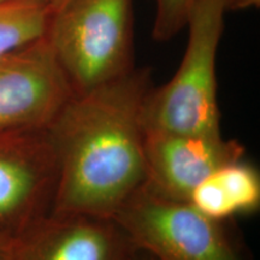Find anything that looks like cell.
<instances>
[{
    "mask_svg": "<svg viewBox=\"0 0 260 260\" xmlns=\"http://www.w3.org/2000/svg\"><path fill=\"white\" fill-rule=\"evenodd\" d=\"M130 260H155V259L152 255H149L148 253L140 251V249H136Z\"/></svg>",
    "mask_w": 260,
    "mask_h": 260,
    "instance_id": "cell-14",
    "label": "cell"
},
{
    "mask_svg": "<svg viewBox=\"0 0 260 260\" xmlns=\"http://www.w3.org/2000/svg\"><path fill=\"white\" fill-rule=\"evenodd\" d=\"M12 237L0 236V260L8 259V253Z\"/></svg>",
    "mask_w": 260,
    "mask_h": 260,
    "instance_id": "cell-13",
    "label": "cell"
},
{
    "mask_svg": "<svg viewBox=\"0 0 260 260\" xmlns=\"http://www.w3.org/2000/svg\"><path fill=\"white\" fill-rule=\"evenodd\" d=\"M149 68L74 94L47 126L58 164L51 212L113 218L146 183L142 122Z\"/></svg>",
    "mask_w": 260,
    "mask_h": 260,
    "instance_id": "cell-1",
    "label": "cell"
},
{
    "mask_svg": "<svg viewBox=\"0 0 260 260\" xmlns=\"http://www.w3.org/2000/svg\"><path fill=\"white\" fill-rule=\"evenodd\" d=\"M135 251L113 218L50 212L12 237L6 260H130Z\"/></svg>",
    "mask_w": 260,
    "mask_h": 260,
    "instance_id": "cell-7",
    "label": "cell"
},
{
    "mask_svg": "<svg viewBox=\"0 0 260 260\" xmlns=\"http://www.w3.org/2000/svg\"><path fill=\"white\" fill-rule=\"evenodd\" d=\"M32 2H38V3H42V4H46V5H50L52 8H57V6H59L63 4V3L67 2V0H32Z\"/></svg>",
    "mask_w": 260,
    "mask_h": 260,
    "instance_id": "cell-15",
    "label": "cell"
},
{
    "mask_svg": "<svg viewBox=\"0 0 260 260\" xmlns=\"http://www.w3.org/2000/svg\"><path fill=\"white\" fill-rule=\"evenodd\" d=\"M57 181L47 128L0 132V236L14 237L50 213Z\"/></svg>",
    "mask_w": 260,
    "mask_h": 260,
    "instance_id": "cell-5",
    "label": "cell"
},
{
    "mask_svg": "<svg viewBox=\"0 0 260 260\" xmlns=\"http://www.w3.org/2000/svg\"><path fill=\"white\" fill-rule=\"evenodd\" d=\"M113 219L136 249L155 260H251L224 225L188 201L174 200L144 184Z\"/></svg>",
    "mask_w": 260,
    "mask_h": 260,
    "instance_id": "cell-4",
    "label": "cell"
},
{
    "mask_svg": "<svg viewBox=\"0 0 260 260\" xmlns=\"http://www.w3.org/2000/svg\"><path fill=\"white\" fill-rule=\"evenodd\" d=\"M73 95L45 37L0 58V132L47 128Z\"/></svg>",
    "mask_w": 260,
    "mask_h": 260,
    "instance_id": "cell-6",
    "label": "cell"
},
{
    "mask_svg": "<svg viewBox=\"0 0 260 260\" xmlns=\"http://www.w3.org/2000/svg\"><path fill=\"white\" fill-rule=\"evenodd\" d=\"M203 0H155L152 38L169 41L187 28L194 10Z\"/></svg>",
    "mask_w": 260,
    "mask_h": 260,
    "instance_id": "cell-11",
    "label": "cell"
},
{
    "mask_svg": "<svg viewBox=\"0 0 260 260\" xmlns=\"http://www.w3.org/2000/svg\"><path fill=\"white\" fill-rule=\"evenodd\" d=\"M228 12L259 8L260 0H223Z\"/></svg>",
    "mask_w": 260,
    "mask_h": 260,
    "instance_id": "cell-12",
    "label": "cell"
},
{
    "mask_svg": "<svg viewBox=\"0 0 260 260\" xmlns=\"http://www.w3.org/2000/svg\"><path fill=\"white\" fill-rule=\"evenodd\" d=\"M188 201L205 216L226 220L260 206V176L242 159L224 164L191 190Z\"/></svg>",
    "mask_w": 260,
    "mask_h": 260,
    "instance_id": "cell-9",
    "label": "cell"
},
{
    "mask_svg": "<svg viewBox=\"0 0 260 260\" xmlns=\"http://www.w3.org/2000/svg\"><path fill=\"white\" fill-rule=\"evenodd\" d=\"M146 184L174 200L188 201L198 184L228 162L242 159L245 146L223 135L145 130Z\"/></svg>",
    "mask_w": 260,
    "mask_h": 260,
    "instance_id": "cell-8",
    "label": "cell"
},
{
    "mask_svg": "<svg viewBox=\"0 0 260 260\" xmlns=\"http://www.w3.org/2000/svg\"><path fill=\"white\" fill-rule=\"evenodd\" d=\"M52 12L32 0H0V58L45 37Z\"/></svg>",
    "mask_w": 260,
    "mask_h": 260,
    "instance_id": "cell-10",
    "label": "cell"
},
{
    "mask_svg": "<svg viewBox=\"0 0 260 260\" xmlns=\"http://www.w3.org/2000/svg\"><path fill=\"white\" fill-rule=\"evenodd\" d=\"M45 38L74 94L88 93L135 68L134 0H67Z\"/></svg>",
    "mask_w": 260,
    "mask_h": 260,
    "instance_id": "cell-2",
    "label": "cell"
},
{
    "mask_svg": "<svg viewBox=\"0 0 260 260\" xmlns=\"http://www.w3.org/2000/svg\"><path fill=\"white\" fill-rule=\"evenodd\" d=\"M228 14L223 0H203L187 24L188 41L174 76L144 106L145 130L220 135L217 56Z\"/></svg>",
    "mask_w": 260,
    "mask_h": 260,
    "instance_id": "cell-3",
    "label": "cell"
}]
</instances>
